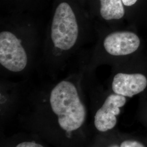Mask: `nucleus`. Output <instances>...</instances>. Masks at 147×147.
<instances>
[{"label":"nucleus","mask_w":147,"mask_h":147,"mask_svg":"<svg viewBox=\"0 0 147 147\" xmlns=\"http://www.w3.org/2000/svg\"><path fill=\"white\" fill-rule=\"evenodd\" d=\"M50 103L58 117L60 127L67 132L75 131L84 123L86 111L75 85L67 81L58 83L52 90Z\"/></svg>","instance_id":"obj_1"},{"label":"nucleus","mask_w":147,"mask_h":147,"mask_svg":"<svg viewBox=\"0 0 147 147\" xmlns=\"http://www.w3.org/2000/svg\"><path fill=\"white\" fill-rule=\"evenodd\" d=\"M79 36V27L71 7L66 2L60 3L53 17L51 38L55 47L68 50L73 47Z\"/></svg>","instance_id":"obj_2"},{"label":"nucleus","mask_w":147,"mask_h":147,"mask_svg":"<svg viewBox=\"0 0 147 147\" xmlns=\"http://www.w3.org/2000/svg\"><path fill=\"white\" fill-rule=\"evenodd\" d=\"M27 56L21 40L11 32L0 33V63L12 72H20L26 67Z\"/></svg>","instance_id":"obj_3"},{"label":"nucleus","mask_w":147,"mask_h":147,"mask_svg":"<svg viewBox=\"0 0 147 147\" xmlns=\"http://www.w3.org/2000/svg\"><path fill=\"white\" fill-rule=\"evenodd\" d=\"M126 103V98L121 95L111 94L97 111L94 117V125L96 129L106 132L112 129L117 124V116L120 112V108Z\"/></svg>","instance_id":"obj_4"},{"label":"nucleus","mask_w":147,"mask_h":147,"mask_svg":"<svg viewBox=\"0 0 147 147\" xmlns=\"http://www.w3.org/2000/svg\"><path fill=\"white\" fill-rule=\"evenodd\" d=\"M140 40L136 34L127 31L111 33L105 38L104 47L106 51L113 56H124L136 51Z\"/></svg>","instance_id":"obj_5"},{"label":"nucleus","mask_w":147,"mask_h":147,"mask_svg":"<svg viewBox=\"0 0 147 147\" xmlns=\"http://www.w3.org/2000/svg\"><path fill=\"white\" fill-rule=\"evenodd\" d=\"M147 86V78L141 74L121 73L115 76L112 88L115 94L131 98L143 92Z\"/></svg>","instance_id":"obj_6"},{"label":"nucleus","mask_w":147,"mask_h":147,"mask_svg":"<svg viewBox=\"0 0 147 147\" xmlns=\"http://www.w3.org/2000/svg\"><path fill=\"white\" fill-rule=\"evenodd\" d=\"M100 14L106 20H118L124 16L122 0H100Z\"/></svg>","instance_id":"obj_7"},{"label":"nucleus","mask_w":147,"mask_h":147,"mask_svg":"<svg viewBox=\"0 0 147 147\" xmlns=\"http://www.w3.org/2000/svg\"><path fill=\"white\" fill-rule=\"evenodd\" d=\"M120 147H146L140 142L131 141V140H126L122 142Z\"/></svg>","instance_id":"obj_8"},{"label":"nucleus","mask_w":147,"mask_h":147,"mask_svg":"<svg viewBox=\"0 0 147 147\" xmlns=\"http://www.w3.org/2000/svg\"><path fill=\"white\" fill-rule=\"evenodd\" d=\"M16 147H44L40 144L35 142H22L18 144Z\"/></svg>","instance_id":"obj_9"},{"label":"nucleus","mask_w":147,"mask_h":147,"mask_svg":"<svg viewBox=\"0 0 147 147\" xmlns=\"http://www.w3.org/2000/svg\"><path fill=\"white\" fill-rule=\"evenodd\" d=\"M123 4L126 6H131L134 5L137 0H122Z\"/></svg>","instance_id":"obj_10"},{"label":"nucleus","mask_w":147,"mask_h":147,"mask_svg":"<svg viewBox=\"0 0 147 147\" xmlns=\"http://www.w3.org/2000/svg\"><path fill=\"white\" fill-rule=\"evenodd\" d=\"M119 147L118 146H112V147Z\"/></svg>","instance_id":"obj_11"}]
</instances>
